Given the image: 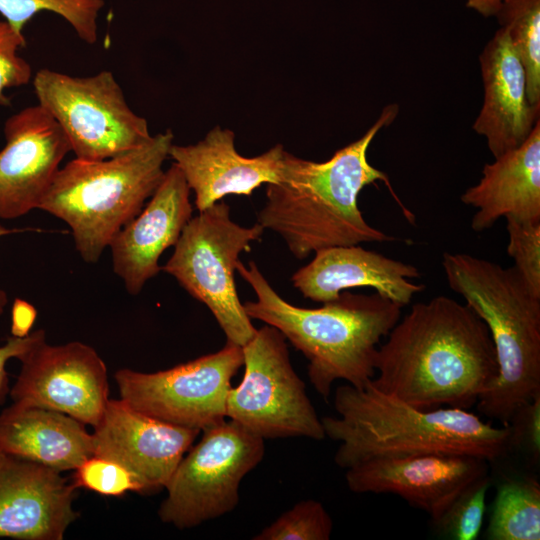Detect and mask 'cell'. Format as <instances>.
Listing matches in <instances>:
<instances>
[{"instance_id":"obj_12","label":"cell","mask_w":540,"mask_h":540,"mask_svg":"<svg viewBox=\"0 0 540 540\" xmlns=\"http://www.w3.org/2000/svg\"><path fill=\"white\" fill-rule=\"evenodd\" d=\"M10 390L13 403L58 411L95 427L109 401L107 367L94 348L79 341L36 344L21 359Z\"/></svg>"},{"instance_id":"obj_15","label":"cell","mask_w":540,"mask_h":540,"mask_svg":"<svg viewBox=\"0 0 540 540\" xmlns=\"http://www.w3.org/2000/svg\"><path fill=\"white\" fill-rule=\"evenodd\" d=\"M3 132L0 218L15 219L39 209L71 148L62 129L39 104L11 115Z\"/></svg>"},{"instance_id":"obj_8","label":"cell","mask_w":540,"mask_h":540,"mask_svg":"<svg viewBox=\"0 0 540 540\" xmlns=\"http://www.w3.org/2000/svg\"><path fill=\"white\" fill-rule=\"evenodd\" d=\"M38 104L64 132L75 158L104 160L150 140L148 123L128 105L112 72L72 76L48 68L33 78Z\"/></svg>"},{"instance_id":"obj_27","label":"cell","mask_w":540,"mask_h":540,"mask_svg":"<svg viewBox=\"0 0 540 540\" xmlns=\"http://www.w3.org/2000/svg\"><path fill=\"white\" fill-rule=\"evenodd\" d=\"M489 487L488 474L471 482L434 524L443 534L452 539H477L486 513V496Z\"/></svg>"},{"instance_id":"obj_34","label":"cell","mask_w":540,"mask_h":540,"mask_svg":"<svg viewBox=\"0 0 540 540\" xmlns=\"http://www.w3.org/2000/svg\"><path fill=\"white\" fill-rule=\"evenodd\" d=\"M504 0H465L466 6L484 17L496 16Z\"/></svg>"},{"instance_id":"obj_16","label":"cell","mask_w":540,"mask_h":540,"mask_svg":"<svg viewBox=\"0 0 540 540\" xmlns=\"http://www.w3.org/2000/svg\"><path fill=\"white\" fill-rule=\"evenodd\" d=\"M78 488L60 472L0 450V537L62 540Z\"/></svg>"},{"instance_id":"obj_22","label":"cell","mask_w":540,"mask_h":540,"mask_svg":"<svg viewBox=\"0 0 540 540\" xmlns=\"http://www.w3.org/2000/svg\"><path fill=\"white\" fill-rule=\"evenodd\" d=\"M0 450L62 472L93 456V436L64 413L13 403L0 413Z\"/></svg>"},{"instance_id":"obj_10","label":"cell","mask_w":540,"mask_h":540,"mask_svg":"<svg viewBox=\"0 0 540 540\" xmlns=\"http://www.w3.org/2000/svg\"><path fill=\"white\" fill-rule=\"evenodd\" d=\"M242 350L244 374L229 391L226 417L264 440L324 439L321 419L292 367L282 333L265 324Z\"/></svg>"},{"instance_id":"obj_33","label":"cell","mask_w":540,"mask_h":540,"mask_svg":"<svg viewBox=\"0 0 540 540\" xmlns=\"http://www.w3.org/2000/svg\"><path fill=\"white\" fill-rule=\"evenodd\" d=\"M35 317V309L25 301L17 299L14 303L12 312V336H27L30 333Z\"/></svg>"},{"instance_id":"obj_9","label":"cell","mask_w":540,"mask_h":540,"mask_svg":"<svg viewBox=\"0 0 540 540\" xmlns=\"http://www.w3.org/2000/svg\"><path fill=\"white\" fill-rule=\"evenodd\" d=\"M183 456L158 510L164 523L189 529L232 512L242 479L263 459L264 439L233 420L204 430Z\"/></svg>"},{"instance_id":"obj_28","label":"cell","mask_w":540,"mask_h":540,"mask_svg":"<svg viewBox=\"0 0 540 540\" xmlns=\"http://www.w3.org/2000/svg\"><path fill=\"white\" fill-rule=\"evenodd\" d=\"M72 483L76 488H86L104 496H122L132 491L143 494L138 479L119 463L91 456L74 469Z\"/></svg>"},{"instance_id":"obj_23","label":"cell","mask_w":540,"mask_h":540,"mask_svg":"<svg viewBox=\"0 0 540 540\" xmlns=\"http://www.w3.org/2000/svg\"><path fill=\"white\" fill-rule=\"evenodd\" d=\"M486 538L490 540L540 539V485L530 477L500 483L493 503Z\"/></svg>"},{"instance_id":"obj_21","label":"cell","mask_w":540,"mask_h":540,"mask_svg":"<svg viewBox=\"0 0 540 540\" xmlns=\"http://www.w3.org/2000/svg\"><path fill=\"white\" fill-rule=\"evenodd\" d=\"M460 199L476 209L471 220L475 232L502 217L540 221V120L519 147L485 164L479 182Z\"/></svg>"},{"instance_id":"obj_24","label":"cell","mask_w":540,"mask_h":540,"mask_svg":"<svg viewBox=\"0 0 540 540\" xmlns=\"http://www.w3.org/2000/svg\"><path fill=\"white\" fill-rule=\"evenodd\" d=\"M495 17L523 65L528 100L540 108V0H504Z\"/></svg>"},{"instance_id":"obj_29","label":"cell","mask_w":540,"mask_h":540,"mask_svg":"<svg viewBox=\"0 0 540 540\" xmlns=\"http://www.w3.org/2000/svg\"><path fill=\"white\" fill-rule=\"evenodd\" d=\"M507 252L514 268L530 290L540 297V221H521L506 217Z\"/></svg>"},{"instance_id":"obj_5","label":"cell","mask_w":540,"mask_h":540,"mask_svg":"<svg viewBox=\"0 0 540 540\" xmlns=\"http://www.w3.org/2000/svg\"><path fill=\"white\" fill-rule=\"evenodd\" d=\"M451 290L485 322L498 376L477 401L478 410L507 426L514 413L540 394V297L513 267L466 253H444Z\"/></svg>"},{"instance_id":"obj_31","label":"cell","mask_w":540,"mask_h":540,"mask_svg":"<svg viewBox=\"0 0 540 540\" xmlns=\"http://www.w3.org/2000/svg\"><path fill=\"white\" fill-rule=\"evenodd\" d=\"M513 448L524 446L533 460L540 456V394L520 407L509 424Z\"/></svg>"},{"instance_id":"obj_32","label":"cell","mask_w":540,"mask_h":540,"mask_svg":"<svg viewBox=\"0 0 540 540\" xmlns=\"http://www.w3.org/2000/svg\"><path fill=\"white\" fill-rule=\"evenodd\" d=\"M46 339L43 329L29 333L25 337L10 336L3 346H0V404L8 393V374L6 363L11 358L21 359L36 344Z\"/></svg>"},{"instance_id":"obj_20","label":"cell","mask_w":540,"mask_h":540,"mask_svg":"<svg viewBox=\"0 0 540 540\" xmlns=\"http://www.w3.org/2000/svg\"><path fill=\"white\" fill-rule=\"evenodd\" d=\"M314 258L291 277L293 286L308 299L326 303L339 297L341 291L369 287L401 307L425 289L410 279L419 270L381 253L359 245L336 246L316 251Z\"/></svg>"},{"instance_id":"obj_35","label":"cell","mask_w":540,"mask_h":540,"mask_svg":"<svg viewBox=\"0 0 540 540\" xmlns=\"http://www.w3.org/2000/svg\"><path fill=\"white\" fill-rule=\"evenodd\" d=\"M16 230L14 229H7L0 226V236L10 234ZM7 304V295L4 291L0 289V315L4 310L5 305Z\"/></svg>"},{"instance_id":"obj_7","label":"cell","mask_w":540,"mask_h":540,"mask_svg":"<svg viewBox=\"0 0 540 540\" xmlns=\"http://www.w3.org/2000/svg\"><path fill=\"white\" fill-rule=\"evenodd\" d=\"M264 228L256 223L243 227L230 216L222 200L192 216L174 252L161 270L173 276L193 298L210 310L227 342L244 346L256 328L238 297L234 272L239 255L250 250Z\"/></svg>"},{"instance_id":"obj_1","label":"cell","mask_w":540,"mask_h":540,"mask_svg":"<svg viewBox=\"0 0 540 540\" xmlns=\"http://www.w3.org/2000/svg\"><path fill=\"white\" fill-rule=\"evenodd\" d=\"M386 337L371 382L416 408L469 409L498 376L485 322L450 297L413 304Z\"/></svg>"},{"instance_id":"obj_19","label":"cell","mask_w":540,"mask_h":540,"mask_svg":"<svg viewBox=\"0 0 540 540\" xmlns=\"http://www.w3.org/2000/svg\"><path fill=\"white\" fill-rule=\"evenodd\" d=\"M479 63L484 100L472 127L495 159L528 138L540 120V108L528 100L525 71L505 28L487 42Z\"/></svg>"},{"instance_id":"obj_30","label":"cell","mask_w":540,"mask_h":540,"mask_svg":"<svg viewBox=\"0 0 540 540\" xmlns=\"http://www.w3.org/2000/svg\"><path fill=\"white\" fill-rule=\"evenodd\" d=\"M26 40L23 33L16 31L8 22L0 21V103L9 102L4 91L29 83L32 68L28 61L18 55Z\"/></svg>"},{"instance_id":"obj_26","label":"cell","mask_w":540,"mask_h":540,"mask_svg":"<svg viewBox=\"0 0 540 540\" xmlns=\"http://www.w3.org/2000/svg\"><path fill=\"white\" fill-rule=\"evenodd\" d=\"M332 530V518L322 503L308 499L296 503L253 539L328 540Z\"/></svg>"},{"instance_id":"obj_13","label":"cell","mask_w":540,"mask_h":540,"mask_svg":"<svg viewBox=\"0 0 540 540\" xmlns=\"http://www.w3.org/2000/svg\"><path fill=\"white\" fill-rule=\"evenodd\" d=\"M488 462L450 453L375 458L346 469L345 479L354 493L397 495L435 523L471 482L488 474Z\"/></svg>"},{"instance_id":"obj_6","label":"cell","mask_w":540,"mask_h":540,"mask_svg":"<svg viewBox=\"0 0 540 540\" xmlns=\"http://www.w3.org/2000/svg\"><path fill=\"white\" fill-rule=\"evenodd\" d=\"M173 139L166 130L119 155L98 161L75 158L60 167L39 209L70 227L85 262L96 263L142 210L162 180Z\"/></svg>"},{"instance_id":"obj_14","label":"cell","mask_w":540,"mask_h":540,"mask_svg":"<svg viewBox=\"0 0 540 540\" xmlns=\"http://www.w3.org/2000/svg\"><path fill=\"white\" fill-rule=\"evenodd\" d=\"M93 428V455L129 470L142 485L143 494L166 487L201 432L148 416L122 398L109 399Z\"/></svg>"},{"instance_id":"obj_4","label":"cell","mask_w":540,"mask_h":540,"mask_svg":"<svg viewBox=\"0 0 540 540\" xmlns=\"http://www.w3.org/2000/svg\"><path fill=\"white\" fill-rule=\"evenodd\" d=\"M236 271L256 294L243 303L250 319L282 333L308 360V377L324 399L332 385L344 380L364 387L375 376L379 343L399 321L402 307L375 294L340 293L319 308H302L284 300L254 261L240 260Z\"/></svg>"},{"instance_id":"obj_18","label":"cell","mask_w":540,"mask_h":540,"mask_svg":"<svg viewBox=\"0 0 540 540\" xmlns=\"http://www.w3.org/2000/svg\"><path fill=\"white\" fill-rule=\"evenodd\" d=\"M230 129L216 126L195 144L175 145L169 157L180 168L194 192V204L201 212L225 196H250L262 184L275 183L279 177L284 148L277 144L261 155H240Z\"/></svg>"},{"instance_id":"obj_2","label":"cell","mask_w":540,"mask_h":540,"mask_svg":"<svg viewBox=\"0 0 540 540\" xmlns=\"http://www.w3.org/2000/svg\"><path fill=\"white\" fill-rule=\"evenodd\" d=\"M398 113L397 104L385 106L360 138L324 162L305 160L284 150L278 180L267 184L266 202L257 214V223L280 235L298 259L329 247L394 241L393 236L364 219L358 196L364 187L382 181L404 216L414 221L387 174L372 166L367 156L375 136Z\"/></svg>"},{"instance_id":"obj_11","label":"cell","mask_w":540,"mask_h":540,"mask_svg":"<svg viewBox=\"0 0 540 540\" xmlns=\"http://www.w3.org/2000/svg\"><path fill=\"white\" fill-rule=\"evenodd\" d=\"M241 346L227 342L219 351L153 373L118 370L120 396L134 409L174 425L204 430L226 419L231 380L243 366Z\"/></svg>"},{"instance_id":"obj_3","label":"cell","mask_w":540,"mask_h":540,"mask_svg":"<svg viewBox=\"0 0 540 540\" xmlns=\"http://www.w3.org/2000/svg\"><path fill=\"white\" fill-rule=\"evenodd\" d=\"M333 404L338 416L321 422L325 437L340 443L334 461L345 470L375 458L424 453L494 461L513 448L509 425L496 427L468 409L416 408L371 381L361 388L338 386Z\"/></svg>"},{"instance_id":"obj_17","label":"cell","mask_w":540,"mask_h":540,"mask_svg":"<svg viewBox=\"0 0 540 540\" xmlns=\"http://www.w3.org/2000/svg\"><path fill=\"white\" fill-rule=\"evenodd\" d=\"M190 188L173 163L142 210L114 236L109 247L115 274L131 295L160 271L159 259L175 246L192 218Z\"/></svg>"},{"instance_id":"obj_25","label":"cell","mask_w":540,"mask_h":540,"mask_svg":"<svg viewBox=\"0 0 540 540\" xmlns=\"http://www.w3.org/2000/svg\"><path fill=\"white\" fill-rule=\"evenodd\" d=\"M104 5V0H0V14L23 33L34 15L53 12L66 20L82 41L92 45L97 41V19Z\"/></svg>"}]
</instances>
